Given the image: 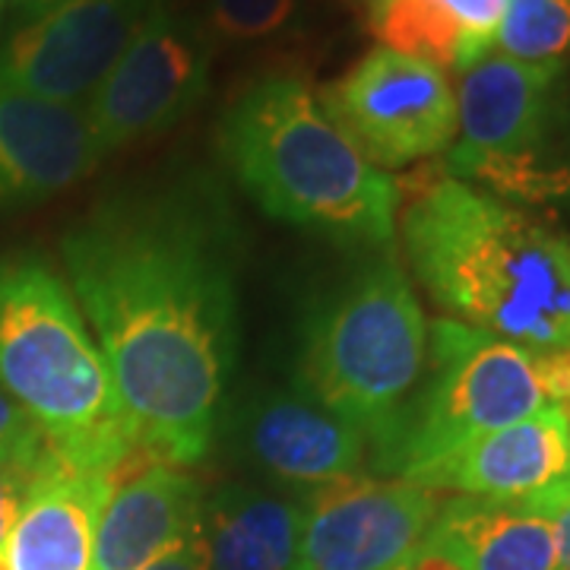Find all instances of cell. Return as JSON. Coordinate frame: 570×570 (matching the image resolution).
Returning <instances> with one entry per match:
<instances>
[{
  "mask_svg": "<svg viewBox=\"0 0 570 570\" xmlns=\"http://www.w3.org/2000/svg\"><path fill=\"white\" fill-rule=\"evenodd\" d=\"M63 264L127 425L163 460L200 463L219 431L238 321L219 225L187 197L115 200L63 238Z\"/></svg>",
  "mask_w": 570,
  "mask_h": 570,
  "instance_id": "cell-1",
  "label": "cell"
},
{
  "mask_svg": "<svg viewBox=\"0 0 570 570\" xmlns=\"http://www.w3.org/2000/svg\"><path fill=\"white\" fill-rule=\"evenodd\" d=\"M409 266L450 321L549 355L570 348V242L448 171L400 204Z\"/></svg>",
  "mask_w": 570,
  "mask_h": 570,
  "instance_id": "cell-2",
  "label": "cell"
},
{
  "mask_svg": "<svg viewBox=\"0 0 570 570\" xmlns=\"http://www.w3.org/2000/svg\"><path fill=\"white\" fill-rule=\"evenodd\" d=\"M219 149L242 190L273 219L343 245H393L403 187L367 163L302 77L250 82L225 108Z\"/></svg>",
  "mask_w": 570,
  "mask_h": 570,
  "instance_id": "cell-3",
  "label": "cell"
},
{
  "mask_svg": "<svg viewBox=\"0 0 570 570\" xmlns=\"http://www.w3.org/2000/svg\"><path fill=\"white\" fill-rule=\"evenodd\" d=\"M428 355V321L403 266L381 257L348 279L307 324L302 384L384 456Z\"/></svg>",
  "mask_w": 570,
  "mask_h": 570,
  "instance_id": "cell-4",
  "label": "cell"
},
{
  "mask_svg": "<svg viewBox=\"0 0 570 570\" xmlns=\"http://www.w3.org/2000/svg\"><path fill=\"white\" fill-rule=\"evenodd\" d=\"M0 390L63 444L137 438L73 292L39 261H0Z\"/></svg>",
  "mask_w": 570,
  "mask_h": 570,
  "instance_id": "cell-5",
  "label": "cell"
},
{
  "mask_svg": "<svg viewBox=\"0 0 570 570\" xmlns=\"http://www.w3.org/2000/svg\"><path fill=\"white\" fill-rule=\"evenodd\" d=\"M448 175L494 194L549 204L570 197V82L564 61L527 63L485 55L456 96Z\"/></svg>",
  "mask_w": 570,
  "mask_h": 570,
  "instance_id": "cell-6",
  "label": "cell"
},
{
  "mask_svg": "<svg viewBox=\"0 0 570 570\" xmlns=\"http://www.w3.org/2000/svg\"><path fill=\"white\" fill-rule=\"evenodd\" d=\"M549 406L535 352L456 321L428 324L422 377L377 466L415 482L472 441Z\"/></svg>",
  "mask_w": 570,
  "mask_h": 570,
  "instance_id": "cell-7",
  "label": "cell"
},
{
  "mask_svg": "<svg viewBox=\"0 0 570 570\" xmlns=\"http://www.w3.org/2000/svg\"><path fill=\"white\" fill-rule=\"evenodd\" d=\"M209 70L213 39L204 20L175 0H159L82 105L102 156L153 140L184 121L209 92Z\"/></svg>",
  "mask_w": 570,
  "mask_h": 570,
  "instance_id": "cell-8",
  "label": "cell"
},
{
  "mask_svg": "<svg viewBox=\"0 0 570 570\" xmlns=\"http://www.w3.org/2000/svg\"><path fill=\"white\" fill-rule=\"evenodd\" d=\"M321 105L377 168L448 153L456 140V92L434 63L374 48L321 89Z\"/></svg>",
  "mask_w": 570,
  "mask_h": 570,
  "instance_id": "cell-9",
  "label": "cell"
},
{
  "mask_svg": "<svg viewBox=\"0 0 570 570\" xmlns=\"http://www.w3.org/2000/svg\"><path fill=\"white\" fill-rule=\"evenodd\" d=\"M441 494L406 479L348 475L305 501L298 570H396L425 542Z\"/></svg>",
  "mask_w": 570,
  "mask_h": 570,
  "instance_id": "cell-10",
  "label": "cell"
},
{
  "mask_svg": "<svg viewBox=\"0 0 570 570\" xmlns=\"http://www.w3.org/2000/svg\"><path fill=\"white\" fill-rule=\"evenodd\" d=\"M159 0H61L0 45V82L86 105Z\"/></svg>",
  "mask_w": 570,
  "mask_h": 570,
  "instance_id": "cell-11",
  "label": "cell"
},
{
  "mask_svg": "<svg viewBox=\"0 0 570 570\" xmlns=\"http://www.w3.org/2000/svg\"><path fill=\"white\" fill-rule=\"evenodd\" d=\"M124 463L92 460L51 438L48 463L0 554L7 570H92L99 517Z\"/></svg>",
  "mask_w": 570,
  "mask_h": 570,
  "instance_id": "cell-12",
  "label": "cell"
},
{
  "mask_svg": "<svg viewBox=\"0 0 570 570\" xmlns=\"http://www.w3.org/2000/svg\"><path fill=\"white\" fill-rule=\"evenodd\" d=\"M204 489L178 463L140 448L115 475L105 501L92 570H140L200 535Z\"/></svg>",
  "mask_w": 570,
  "mask_h": 570,
  "instance_id": "cell-13",
  "label": "cell"
},
{
  "mask_svg": "<svg viewBox=\"0 0 570 570\" xmlns=\"http://www.w3.org/2000/svg\"><path fill=\"white\" fill-rule=\"evenodd\" d=\"M102 159L82 105L0 82V206L36 204L82 181Z\"/></svg>",
  "mask_w": 570,
  "mask_h": 570,
  "instance_id": "cell-14",
  "label": "cell"
},
{
  "mask_svg": "<svg viewBox=\"0 0 570 570\" xmlns=\"http://www.w3.org/2000/svg\"><path fill=\"white\" fill-rule=\"evenodd\" d=\"M570 479V422L554 406L498 428L415 479L431 491L463 498L530 501Z\"/></svg>",
  "mask_w": 570,
  "mask_h": 570,
  "instance_id": "cell-15",
  "label": "cell"
},
{
  "mask_svg": "<svg viewBox=\"0 0 570 570\" xmlns=\"http://www.w3.org/2000/svg\"><path fill=\"white\" fill-rule=\"evenodd\" d=\"M250 460L288 485L321 489L355 475L365 463V434L321 406L305 390L266 393L245 422Z\"/></svg>",
  "mask_w": 570,
  "mask_h": 570,
  "instance_id": "cell-16",
  "label": "cell"
},
{
  "mask_svg": "<svg viewBox=\"0 0 570 570\" xmlns=\"http://www.w3.org/2000/svg\"><path fill=\"white\" fill-rule=\"evenodd\" d=\"M425 542L463 570H558L554 523L527 501H441Z\"/></svg>",
  "mask_w": 570,
  "mask_h": 570,
  "instance_id": "cell-17",
  "label": "cell"
},
{
  "mask_svg": "<svg viewBox=\"0 0 570 570\" xmlns=\"http://www.w3.org/2000/svg\"><path fill=\"white\" fill-rule=\"evenodd\" d=\"M305 501L228 485L204 504L200 542L209 570H298Z\"/></svg>",
  "mask_w": 570,
  "mask_h": 570,
  "instance_id": "cell-18",
  "label": "cell"
},
{
  "mask_svg": "<svg viewBox=\"0 0 570 570\" xmlns=\"http://www.w3.org/2000/svg\"><path fill=\"white\" fill-rule=\"evenodd\" d=\"M367 26L381 48L434 63L438 70L466 73L491 55L450 0H371Z\"/></svg>",
  "mask_w": 570,
  "mask_h": 570,
  "instance_id": "cell-19",
  "label": "cell"
},
{
  "mask_svg": "<svg viewBox=\"0 0 570 570\" xmlns=\"http://www.w3.org/2000/svg\"><path fill=\"white\" fill-rule=\"evenodd\" d=\"M494 41L513 61H564L570 55V0H508Z\"/></svg>",
  "mask_w": 570,
  "mask_h": 570,
  "instance_id": "cell-20",
  "label": "cell"
},
{
  "mask_svg": "<svg viewBox=\"0 0 570 570\" xmlns=\"http://www.w3.org/2000/svg\"><path fill=\"white\" fill-rule=\"evenodd\" d=\"M298 13V0H206L209 39L250 45L279 36Z\"/></svg>",
  "mask_w": 570,
  "mask_h": 570,
  "instance_id": "cell-21",
  "label": "cell"
},
{
  "mask_svg": "<svg viewBox=\"0 0 570 570\" xmlns=\"http://www.w3.org/2000/svg\"><path fill=\"white\" fill-rule=\"evenodd\" d=\"M48 453H51V438L45 431L26 438L20 444L0 448V554L17 527L22 504L29 501V494L39 482Z\"/></svg>",
  "mask_w": 570,
  "mask_h": 570,
  "instance_id": "cell-22",
  "label": "cell"
},
{
  "mask_svg": "<svg viewBox=\"0 0 570 570\" xmlns=\"http://www.w3.org/2000/svg\"><path fill=\"white\" fill-rule=\"evenodd\" d=\"M527 504L546 513L554 523V539H558V570H570V479H564L561 485L542 491L530 498Z\"/></svg>",
  "mask_w": 570,
  "mask_h": 570,
  "instance_id": "cell-23",
  "label": "cell"
},
{
  "mask_svg": "<svg viewBox=\"0 0 570 570\" xmlns=\"http://www.w3.org/2000/svg\"><path fill=\"white\" fill-rule=\"evenodd\" d=\"M535 362H539V377L549 396V406L564 412V419L570 422V348L535 355Z\"/></svg>",
  "mask_w": 570,
  "mask_h": 570,
  "instance_id": "cell-24",
  "label": "cell"
},
{
  "mask_svg": "<svg viewBox=\"0 0 570 570\" xmlns=\"http://www.w3.org/2000/svg\"><path fill=\"white\" fill-rule=\"evenodd\" d=\"M41 428L32 422L29 412H22L3 390H0V448H10V444H20L26 438L39 434Z\"/></svg>",
  "mask_w": 570,
  "mask_h": 570,
  "instance_id": "cell-25",
  "label": "cell"
},
{
  "mask_svg": "<svg viewBox=\"0 0 570 570\" xmlns=\"http://www.w3.org/2000/svg\"><path fill=\"white\" fill-rule=\"evenodd\" d=\"M140 570H209V558H206L200 535H194L190 542H181L178 549L165 551Z\"/></svg>",
  "mask_w": 570,
  "mask_h": 570,
  "instance_id": "cell-26",
  "label": "cell"
},
{
  "mask_svg": "<svg viewBox=\"0 0 570 570\" xmlns=\"http://www.w3.org/2000/svg\"><path fill=\"white\" fill-rule=\"evenodd\" d=\"M3 3H10L13 10H20L26 17H39L45 10H51V7H58L61 0H3Z\"/></svg>",
  "mask_w": 570,
  "mask_h": 570,
  "instance_id": "cell-27",
  "label": "cell"
},
{
  "mask_svg": "<svg viewBox=\"0 0 570 570\" xmlns=\"http://www.w3.org/2000/svg\"><path fill=\"white\" fill-rule=\"evenodd\" d=\"M0 20H3V0H0Z\"/></svg>",
  "mask_w": 570,
  "mask_h": 570,
  "instance_id": "cell-28",
  "label": "cell"
},
{
  "mask_svg": "<svg viewBox=\"0 0 570 570\" xmlns=\"http://www.w3.org/2000/svg\"><path fill=\"white\" fill-rule=\"evenodd\" d=\"M0 570H7V564H3V558H0Z\"/></svg>",
  "mask_w": 570,
  "mask_h": 570,
  "instance_id": "cell-29",
  "label": "cell"
}]
</instances>
